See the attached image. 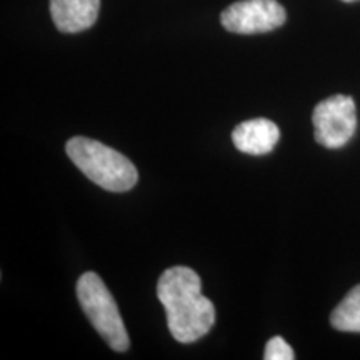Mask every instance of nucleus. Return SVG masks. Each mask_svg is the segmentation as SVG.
Returning <instances> with one entry per match:
<instances>
[{
  "label": "nucleus",
  "instance_id": "1a4fd4ad",
  "mask_svg": "<svg viewBox=\"0 0 360 360\" xmlns=\"http://www.w3.org/2000/svg\"><path fill=\"white\" fill-rule=\"evenodd\" d=\"M294 357V350L282 337H272L265 345V360H292Z\"/></svg>",
  "mask_w": 360,
  "mask_h": 360
},
{
  "label": "nucleus",
  "instance_id": "39448f33",
  "mask_svg": "<svg viewBox=\"0 0 360 360\" xmlns=\"http://www.w3.org/2000/svg\"><path fill=\"white\" fill-rule=\"evenodd\" d=\"M287 12L277 0H240L229 6L220 22L232 34H264L282 27Z\"/></svg>",
  "mask_w": 360,
  "mask_h": 360
},
{
  "label": "nucleus",
  "instance_id": "7ed1b4c3",
  "mask_svg": "<svg viewBox=\"0 0 360 360\" xmlns=\"http://www.w3.org/2000/svg\"><path fill=\"white\" fill-rule=\"evenodd\" d=\"M77 299L98 335L117 352H125L130 340L114 297L96 272H85L77 281Z\"/></svg>",
  "mask_w": 360,
  "mask_h": 360
},
{
  "label": "nucleus",
  "instance_id": "0eeeda50",
  "mask_svg": "<svg viewBox=\"0 0 360 360\" xmlns=\"http://www.w3.org/2000/svg\"><path fill=\"white\" fill-rule=\"evenodd\" d=\"M281 139V130L269 119H252L238 124L232 141L238 150L249 155H265L274 150Z\"/></svg>",
  "mask_w": 360,
  "mask_h": 360
},
{
  "label": "nucleus",
  "instance_id": "20e7f679",
  "mask_svg": "<svg viewBox=\"0 0 360 360\" xmlns=\"http://www.w3.org/2000/svg\"><path fill=\"white\" fill-rule=\"evenodd\" d=\"M315 141L327 148L349 143L357 129L355 102L349 96H332L315 105L312 114Z\"/></svg>",
  "mask_w": 360,
  "mask_h": 360
},
{
  "label": "nucleus",
  "instance_id": "f03ea898",
  "mask_svg": "<svg viewBox=\"0 0 360 360\" xmlns=\"http://www.w3.org/2000/svg\"><path fill=\"white\" fill-rule=\"evenodd\" d=\"M67 155L89 180L109 192H127L139 180V172L127 157L87 137H72Z\"/></svg>",
  "mask_w": 360,
  "mask_h": 360
},
{
  "label": "nucleus",
  "instance_id": "423d86ee",
  "mask_svg": "<svg viewBox=\"0 0 360 360\" xmlns=\"http://www.w3.org/2000/svg\"><path fill=\"white\" fill-rule=\"evenodd\" d=\"M101 0H51V15L60 32L79 34L96 24Z\"/></svg>",
  "mask_w": 360,
  "mask_h": 360
},
{
  "label": "nucleus",
  "instance_id": "f257e3e1",
  "mask_svg": "<svg viewBox=\"0 0 360 360\" xmlns=\"http://www.w3.org/2000/svg\"><path fill=\"white\" fill-rule=\"evenodd\" d=\"M157 297L167 314V326L180 344H192L209 334L215 322V307L202 294L195 270L175 265L157 282Z\"/></svg>",
  "mask_w": 360,
  "mask_h": 360
},
{
  "label": "nucleus",
  "instance_id": "6e6552de",
  "mask_svg": "<svg viewBox=\"0 0 360 360\" xmlns=\"http://www.w3.org/2000/svg\"><path fill=\"white\" fill-rule=\"evenodd\" d=\"M330 323L340 332H360V285H355L334 309Z\"/></svg>",
  "mask_w": 360,
  "mask_h": 360
},
{
  "label": "nucleus",
  "instance_id": "9d476101",
  "mask_svg": "<svg viewBox=\"0 0 360 360\" xmlns=\"http://www.w3.org/2000/svg\"><path fill=\"white\" fill-rule=\"evenodd\" d=\"M342 2H357V0H342Z\"/></svg>",
  "mask_w": 360,
  "mask_h": 360
}]
</instances>
